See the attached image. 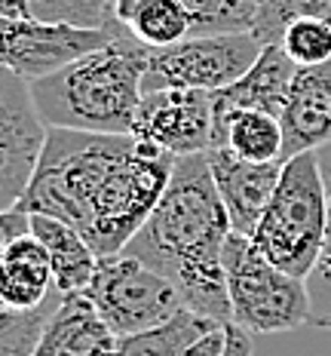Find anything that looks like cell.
Returning a JSON list of instances; mask_svg holds the SVG:
<instances>
[{
  "label": "cell",
  "mask_w": 331,
  "mask_h": 356,
  "mask_svg": "<svg viewBox=\"0 0 331 356\" xmlns=\"http://www.w3.org/2000/svg\"><path fill=\"white\" fill-rule=\"evenodd\" d=\"M233 234L205 154L178 157L172 181L144 227L126 243V255L144 261L181 292L190 314L230 325L224 243Z\"/></svg>",
  "instance_id": "cell-1"
},
{
  "label": "cell",
  "mask_w": 331,
  "mask_h": 356,
  "mask_svg": "<svg viewBox=\"0 0 331 356\" xmlns=\"http://www.w3.org/2000/svg\"><path fill=\"white\" fill-rule=\"evenodd\" d=\"M147 58L151 49L123 31L108 47L37 80L28 89L40 123L46 129L132 136L144 99Z\"/></svg>",
  "instance_id": "cell-2"
},
{
  "label": "cell",
  "mask_w": 331,
  "mask_h": 356,
  "mask_svg": "<svg viewBox=\"0 0 331 356\" xmlns=\"http://www.w3.org/2000/svg\"><path fill=\"white\" fill-rule=\"evenodd\" d=\"M132 147V136H92L74 129H46L40 160L19 209L49 215L86 234L101 191L117 163Z\"/></svg>",
  "instance_id": "cell-3"
},
{
  "label": "cell",
  "mask_w": 331,
  "mask_h": 356,
  "mask_svg": "<svg viewBox=\"0 0 331 356\" xmlns=\"http://www.w3.org/2000/svg\"><path fill=\"white\" fill-rule=\"evenodd\" d=\"M328 225L325 181L316 151L282 163V175L248 240L273 267L307 280L319 261Z\"/></svg>",
  "instance_id": "cell-4"
},
{
  "label": "cell",
  "mask_w": 331,
  "mask_h": 356,
  "mask_svg": "<svg viewBox=\"0 0 331 356\" xmlns=\"http://www.w3.org/2000/svg\"><path fill=\"white\" fill-rule=\"evenodd\" d=\"M224 277L230 295V323L248 335H279L310 325L307 280L279 270L242 234L224 243Z\"/></svg>",
  "instance_id": "cell-5"
},
{
  "label": "cell",
  "mask_w": 331,
  "mask_h": 356,
  "mask_svg": "<svg viewBox=\"0 0 331 356\" xmlns=\"http://www.w3.org/2000/svg\"><path fill=\"white\" fill-rule=\"evenodd\" d=\"M83 295L117 341L160 329L187 310L175 283L126 252L99 258L95 277Z\"/></svg>",
  "instance_id": "cell-6"
},
{
  "label": "cell",
  "mask_w": 331,
  "mask_h": 356,
  "mask_svg": "<svg viewBox=\"0 0 331 356\" xmlns=\"http://www.w3.org/2000/svg\"><path fill=\"white\" fill-rule=\"evenodd\" d=\"M264 47L242 34H200L175 43L166 49H151L144 74V95L163 89H200V92H221L246 77L257 62Z\"/></svg>",
  "instance_id": "cell-7"
},
{
  "label": "cell",
  "mask_w": 331,
  "mask_h": 356,
  "mask_svg": "<svg viewBox=\"0 0 331 356\" xmlns=\"http://www.w3.org/2000/svg\"><path fill=\"white\" fill-rule=\"evenodd\" d=\"M123 31L126 28L117 22L110 28H74L25 16H0V68L31 86L62 71L65 65L108 47Z\"/></svg>",
  "instance_id": "cell-8"
},
{
  "label": "cell",
  "mask_w": 331,
  "mask_h": 356,
  "mask_svg": "<svg viewBox=\"0 0 331 356\" xmlns=\"http://www.w3.org/2000/svg\"><path fill=\"white\" fill-rule=\"evenodd\" d=\"M132 136L175 157L209 154L215 145V99L200 89L147 92L138 108Z\"/></svg>",
  "instance_id": "cell-9"
},
{
  "label": "cell",
  "mask_w": 331,
  "mask_h": 356,
  "mask_svg": "<svg viewBox=\"0 0 331 356\" xmlns=\"http://www.w3.org/2000/svg\"><path fill=\"white\" fill-rule=\"evenodd\" d=\"M46 126L31 102V89L0 68V212L16 209L40 160Z\"/></svg>",
  "instance_id": "cell-10"
},
{
  "label": "cell",
  "mask_w": 331,
  "mask_h": 356,
  "mask_svg": "<svg viewBox=\"0 0 331 356\" xmlns=\"http://www.w3.org/2000/svg\"><path fill=\"white\" fill-rule=\"evenodd\" d=\"M205 160H209L221 203L230 215L233 234L252 236L255 225L261 221V215L279 184L282 163H246L233 157L227 147H212L205 154Z\"/></svg>",
  "instance_id": "cell-11"
},
{
  "label": "cell",
  "mask_w": 331,
  "mask_h": 356,
  "mask_svg": "<svg viewBox=\"0 0 331 356\" xmlns=\"http://www.w3.org/2000/svg\"><path fill=\"white\" fill-rule=\"evenodd\" d=\"M279 123H282V163L331 145V62L294 71Z\"/></svg>",
  "instance_id": "cell-12"
},
{
  "label": "cell",
  "mask_w": 331,
  "mask_h": 356,
  "mask_svg": "<svg viewBox=\"0 0 331 356\" xmlns=\"http://www.w3.org/2000/svg\"><path fill=\"white\" fill-rule=\"evenodd\" d=\"M298 65L279 47H264L252 71L239 77L233 86L212 92L215 99V114L227 111H264V114L282 117V108L289 102V89L294 80Z\"/></svg>",
  "instance_id": "cell-13"
},
{
  "label": "cell",
  "mask_w": 331,
  "mask_h": 356,
  "mask_svg": "<svg viewBox=\"0 0 331 356\" xmlns=\"http://www.w3.org/2000/svg\"><path fill=\"white\" fill-rule=\"evenodd\" d=\"M53 298H58V289L49 252L34 234L22 236L0 258V304L12 310H37Z\"/></svg>",
  "instance_id": "cell-14"
},
{
  "label": "cell",
  "mask_w": 331,
  "mask_h": 356,
  "mask_svg": "<svg viewBox=\"0 0 331 356\" xmlns=\"http://www.w3.org/2000/svg\"><path fill=\"white\" fill-rule=\"evenodd\" d=\"M114 344L117 338L95 314L90 298L68 295L46 323L31 356H99Z\"/></svg>",
  "instance_id": "cell-15"
},
{
  "label": "cell",
  "mask_w": 331,
  "mask_h": 356,
  "mask_svg": "<svg viewBox=\"0 0 331 356\" xmlns=\"http://www.w3.org/2000/svg\"><path fill=\"white\" fill-rule=\"evenodd\" d=\"M31 234L49 252L58 295H65V298L83 295L95 277V267H99V255L83 240V234L74 231L65 221L49 218V215H31Z\"/></svg>",
  "instance_id": "cell-16"
},
{
  "label": "cell",
  "mask_w": 331,
  "mask_h": 356,
  "mask_svg": "<svg viewBox=\"0 0 331 356\" xmlns=\"http://www.w3.org/2000/svg\"><path fill=\"white\" fill-rule=\"evenodd\" d=\"M110 22L126 28L147 49L175 47L194 34L181 0H110Z\"/></svg>",
  "instance_id": "cell-17"
},
{
  "label": "cell",
  "mask_w": 331,
  "mask_h": 356,
  "mask_svg": "<svg viewBox=\"0 0 331 356\" xmlns=\"http://www.w3.org/2000/svg\"><path fill=\"white\" fill-rule=\"evenodd\" d=\"M246 163H282V123L264 111L215 114V145Z\"/></svg>",
  "instance_id": "cell-18"
},
{
  "label": "cell",
  "mask_w": 331,
  "mask_h": 356,
  "mask_svg": "<svg viewBox=\"0 0 331 356\" xmlns=\"http://www.w3.org/2000/svg\"><path fill=\"white\" fill-rule=\"evenodd\" d=\"M215 329H224V325L184 310V314H178L172 323L160 325V329L123 338L120 350H123V356H184L187 347H194L203 335H209V332H215Z\"/></svg>",
  "instance_id": "cell-19"
},
{
  "label": "cell",
  "mask_w": 331,
  "mask_h": 356,
  "mask_svg": "<svg viewBox=\"0 0 331 356\" xmlns=\"http://www.w3.org/2000/svg\"><path fill=\"white\" fill-rule=\"evenodd\" d=\"M304 19L331 25V0H257L252 37L261 47H279L282 34Z\"/></svg>",
  "instance_id": "cell-20"
},
{
  "label": "cell",
  "mask_w": 331,
  "mask_h": 356,
  "mask_svg": "<svg viewBox=\"0 0 331 356\" xmlns=\"http://www.w3.org/2000/svg\"><path fill=\"white\" fill-rule=\"evenodd\" d=\"M325 181V200H328V225H325V243H322L319 261L313 273L307 277V292H310V325L331 332V145L316 151Z\"/></svg>",
  "instance_id": "cell-21"
},
{
  "label": "cell",
  "mask_w": 331,
  "mask_h": 356,
  "mask_svg": "<svg viewBox=\"0 0 331 356\" xmlns=\"http://www.w3.org/2000/svg\"><path fill=\"white\" fill-rule=\"evenodd\" d=\"M190 13L194 34H242L252 31L257 0H181Z\"/></svg>",
  "instance_id": "cell-22"
},
{
  "label": "cell",
  "mask_w": 331,
  "mask_h": 356,
  "mask_svg": "<svg viewBox=\"0 0 331 356\" xmlns=\"http://www.w3.org/2000/svg\"><path fill=\"white\" fill-rule=\"evenodd\" d=\"M62 301L65 298L58 295L37 310H12L0 304V356H31Z\"/></svg>",
  "instance_id": "cell-23"
},
{
  "label": "cell",
  "mask_w": 331,
  "mask_h": 356,
  "mask_svg": "<svg viewBox=\"0 0 331 356\" xmlns=\"http://www.w3.org/2000/svg\"><path fill=\"white\" fill-rule=\"evenodd\" d=\"M28 19L74 28H110V0H25Z\"/></svg>",
  "instance_id": "cell-24"
},
{
  "label": "cell",
  "mask_w": 331,
  "mask_h": 356,
  "mask_svg": "<svg viewBox=\"0 0 331 356\" xmlns=\"http://www.w3.org/2000/svg\"><path fill=\"white\" fill-rule=\"evenodd\" d=\"M279 49L291 58L298 68H316L331 62V25L316 19L294 22L279 40Z\"/></svg>",
  "instance_id": "cell-25"
},
{
  "label": "cell",
  "mask_w": 331,
  "mask_h": 356,
  "mask_svg": "<svg viewBox=\"0 0 331 356\" xmlns=\"http://www.w3.org/2000/svg\"><path fill=\"white\" fill-rule=\"evenodd\" d=\"M31 234V215L25 209H6L0 212V258H3V252L12 246L16 240Z\"/></svg>",
  "instance_id": "cell-26"
},
{
  "label": "cell",
  "mask_w": 331,
  "mask_h": 356,
  "mask_svg": "<svg viewBox=\"0 0 331 356\" xmlns=\"http://www.w3.org/2000/svg\"><path fill=\"white\" fill-rule=\"evenodd\" d=\"M224 347H227V325L224 329L209 332V335H203L194 347H187L184 356H224Z\"/></svg>",
  "instance_id": "cell-27"
},
{
  "label": "cell",
  "mask_w": 331,
  "mask_h": 356,
  "mask_svg": "<svg viewBox=\"0 0 331 356\" xmlns=\"http://www.w3.org/2000/svg\"><path fill=\"white\" fill-rule=\"evenodd\" d=\"M224 356H252V335L242 332L239 325H227V347Z\"/></svg>",
  "instance_id": "cell-28"
},
{
  "label": "cell",
  "mask_w": 331,
  "mask_h": 356,
  "mask_svg": "<svg viewBox=\"0 0 331 356\" xmlns=\"http://www.w3.org/2000/svg\"><path fill=\"white\" fill-rule=\"evenodd\" d=\"M99 356H123V350H120V341H117L114 347H108L105 353H99Z\"/></svg>",
  "instance_id": "cell-29"
}]
</instances>
